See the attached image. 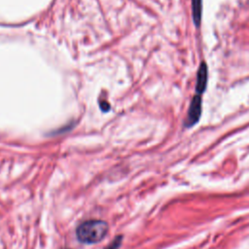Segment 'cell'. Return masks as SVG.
<instances>
[{
	"instance_id": "cell-1",
	"label": "cell",
	"mask_w": 249,
	"mask_h": 249,
	"mask_svg": "<svg viewBox=\"0 0 249 249\" xmlns=\"http://www.w3.org/2000/svg\"><path fill=\"white\" fill-rule=\"evenodd\" d=\"M108 230V224L103 220H88L78 226L76 236L82 243L94 244L106 236Z\"/></svg>"
},
{
	"instance_id": "cell-2",
	"label": "cell",
	"mask_w": 249,
	"mask_h": 249,
	"mask_svg": "<svg viewBox=\"0 0 249 249\" xmlns=\"http://www.w3.org/2000/svg\"><path fill=\"white\" fill-rule=\"evenodd\" d=\"M201 116V97L199 94H196L190 104L188 110V116L186 119V125L188 127L193 126L197 123Z\"/></svg>"
},
{
	"instance_id": "cell-3",
	"label": "cell",
	"mask_w": 249,
	"mask_h": 249,
	"mask_svg": "<svg viewBox=\"0 0 249 249\" xmlns=\"http://www.w3.org/2000/svg\"><path fill=\"white\" fill-rule=\"evenodd\" d=\"M207 85V65L205 62H201L196 75V94H201L206 88Z\"/></svg>"
},
{
	"instance_id": "cell-4",
	"label": "cell",
	"mask_w": 249,
	"mask_h": 249,
	"mask_svg": "<svg viewBox=\"0 0 249 249\" xmlns=\"http://www.w3.org/2000/svg\"><path fill=\"white\" fill-rule=\"evenodd\" d=\"M192 11H193L194 22L198 27L201 21L202 0H192Z\"/></svg>"
},
{
	"instance_id": "cell-5",
	"label": "cell",
	"mask_w": 249,
	"mask_h": 249,
	"mask_svg": "<svg viewBox=\"0 0 249 249\" xmlns=\"http://www.w3.org/2000/svg\"><path fill=\"white\" fill-rule=\"evenodd\" d=\"M123 241V235H117L111 242L108 244L104 249H119L122 245Z\"/></svg>"
}]
</instances>
